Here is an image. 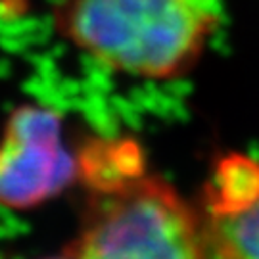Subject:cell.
Returning a JSON list of instances; mask_svg holds the SVG:
<instances>
[{"label": "cell", "mask_w": 259, "mask_h": 259, "mask_svg": "<svg viewBox=\"0 0 259 259\" xmlns=\"http://www.w3.org/2000/svg\"><path fill=\"white\" fill-rule=\"evenodd\" d=\"M219 18V0H67L60 33L100 64L133 77L188 71Z\"/></svg>", "instance_id": "6da1fadb"}, {"label": "cell", "mask_w": 259, "mask_h": 259, "mask_svg": "<svg viewBox=\"0 0 259 259\" xmlns=\"http://www.w3.org/2000/svg\"><path fill=\"white\" fill-rule=\"evenodd\" d=\"M259 196V167L248 159H227L215 175L209 211L238 207Z\"/></svg>", "instance_id": "5b68a950"}, {"label": "cell", "mask_w": 259, "mask_h": 259, "mask_svg": "<svg viewBox=\"0 0 259 259\" xmlns=\"http://www.w3.org/2000/svg\"><path fill=\"white\" fill-rule=\"evenodd\" d=\"M91 190L73 259H207L204 227L163 179L140 173Z\"/></svg>", "instance_id": "7a4b0ae2"}, {"label": "cell", "mask_w": 259, "mask_h": 259, "mask_svg": "<svg viewBox=\"0 0 259 259\" xmlns=\"http://www.w3.org/2000/svg\"><path fill=\"white\" fill-rule=\"evenodd\" d=\"M48 259H73L69 253H65V255H62V257H48Z\"/></svg>", "instance_id": "8992f818"}, {"label": "cell", "mask_w": 259, "mask_h": 259, "mask_svg": "<svg viewBox=\"0 0 259 259\" xmlns=\"http://www.w3.org/2000/svg\"><path fill=\"white\" fill-rule=\"evenodd\" d=\"M79 177V159L65 148L58 113L21 106L0 139V205L29 209Z\"/></svg>", "instance_id": "3957f363"}, {"label": "cell", "mask_w": 259, "mask_h": 259, "mask_svg": "<svg viewBox=\"0 0 259 259\" xmlns=\"http://www.w3.org/2000/svg\"><path fill=\"white\" fill-rule=\"evenodd\" d=\"M209 213L204 227L207 259H259V196Z\"/></svg>", "instance_id": "277c9868"}]
</instances>
